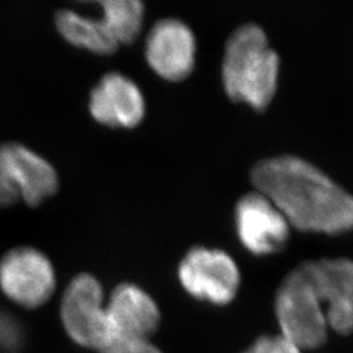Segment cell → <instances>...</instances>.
<instances>
[{
	"label": "cell",
	"instance_id": "e0dca14e",
	"mask_svg": "<svg viewBox=\"0 0 353 353\" xmlns=\"http://www.w3.org/2000/svg\"><path fill=\"white\" fill-rule=\"evenodd\" d=\"M101 353H163L150 341L115 343Z\"/></svg>",
	"mask_w": 353,
	"mask_h": 353
},
{
	"label": "cell",
	"instance_id": "7c38bea8",
	"mask_svg": "<svg viewBox=\"0 0 353 353\" xmlns=\"http://www.w3.org/2000/svg\"><path fill=\"white\" fill-rule=\"evenodd\" d=\"M55 26L61 36L79 49L99 55H110L119 48L100 17H88L63 10L57 13Z\"/></svg>",
	"mask_w": 353,
	"mask_h": 353
},
{
	"label": "cell",
	"instance_id": "5bb4252c",
	"mask_svg": "<svg viewBox=\"0 0 353 353\" xmlns=\"http://www.w3.org/2000/svg\"><path fill=\"white\" fill-rule=\"evenodd\" d=\"M26 339V330L19 318L0 309V348L13 351L21 347Z\"/></svg>",
	"mask_w": 353,
	"mask_h": 353
},
{
	"label": "cell",
	"instance_id": "3957f363",
	"mask_svg": "<svg viewBox=\"0 0 353 353\" xmlns=\"http://www.w3.org/2000/svg\"><path fill=\"white\" fill-rule=\"evenodd\" d=\"M279 55L254 23L239 26L228 38L223 83L228 96L262 110L274 99L279 81Z\"/></svg>",
	"mask_w": 353,
	"mask_h": 353
},
{
	"label": "cell",
	"instance_id": "8fae6325",
	"mask_svg": "<svg viewBox=\"0 0 353 353\" xmlns=\"http://www.w3.org/2000/svg\"><path fill=\"white\" fill-rule=\"evenodd\" d=\"M1 148L12 169L21 201L36 207L58 191V173L45 157L19 143H7Z\"/></svg>",
	"mask_w": 353,
	"mask_h": 353
},
{
	"label": "cell",
	"instance_id": "52a82bcc",
	"mask_svg": "<svg viewBox=\"0 0 353 353\" xmlns=\"http://www.w3.org/2000/svg\"><path fill=\"white\" fill-rule=\"evenodd\" d=\"M234 219L242 245L255 255L280 252L290 240L288 220L259 191L241 196L236 204Z\"/></svg>",
	"mask_w": 353,
	"mask_h": 353
},
{
	"label": "cell",
	"instance_id": "9c48e42d",
	"mask_svg": "<svg viewBox=\"0 0 353 353\" xmlns=\"http://www.w3.org/2000/svg\"><path fill=\"white\" fill-rule=\"evenodd\" d=\"M89 113L102 126L134 128L145 115L144 94L128 76L109 72L90 92Z\"/></svg>",
	"mask_w": 353,
	"mask_h": 353
},
{
	"label": "cell",
	"instance_id": "5b68a950",
	"mask_svg": "<svg viewBox=\"0 0 353 353\" xmlns=\"http://www.w3.org/2000/svg\"><path fill=\"white\" fill-rule=\"evenodd\" d=\"M178 278L194 299L228 305L240 288L241 275L234 259L224 250L195 246L183 256L178 267Z\"/></svg>",
	"mask_w": 353,
	"mask_h": 353
},
{
	"label": "cell",
	"instance_id": "8992f818",
	"mask_svg": "<svg viewBox=\"0 0 353 353\" xmlns=\"http://www.w3.org/2000/svg\"><path fill=\"white\" fill-rule=\"evenodd\" d=\"M54 265L43 252L19 246L0 259V290L13 303L36 309L48 303L55 292Z\"/></svg>",
	"mask_w": 353,
	"mask_h": 353
},
{
	"label": "cell",
	"instance_id": "2e32d148",
	"mask_svg": "<svg viewBox=\"0 0 353 353\" xmlns=\"http://www.w3.org/2000/svg\"><path fill=\"white\" fill-rule=\"evenodd\" d=\"M242 353H303L293 343L285 339L283 335H263L252 343V345Z\"/></svg>",
	"mask_w": 353,
	"mask_h": 353
},
{
	"label": "cell",
	"instance_id": "277c9868",
	"mask_svg": "<svg viewBox=\"0 0 353 353\" xmlns=\"http://www.w3.org/2000/svg\"><path fill=\"white\" fill-rule=\"evenodd\" d=\"M61 319L67 335L81 347L102 352L114 344L101 283L89 274L77 275L64 290Z\"/></svg>",
	"mask_w": 353,
	"mask_h": 353
},
{
	"label": "cell",
	"instance_id": "30bf717a",
	"mask_svg": "<svg viewBox=\"0 0 353 353\" xmlns=\"http://www.w3.org/2000/svg\"><path fill=\"white\" fill-rule=\"evenodd\" d=\"M106 314L114 344L150 341L161 321L157 303L145 290L131 283L119 284L113 290Z\"/></svg>",
	"mask_w": 353,
	"mask_h": 353
},
{
	"label": "cell",
	"instance_id": "6da1fadb",
	"mask_svg": "<svg viewBox=\"0 0 353 353\" xmlns=\"http://www.w3.org/2000/svg\"><path fill=\"white\" fill-rule=\"evenodd\" d=\"M280 335L301 351L325 345L330 331L353 334V261L303 262L281 281L275 299Z\"/></svg>",
	"mask_w": 353,
	"mask_h": 353
},
{
	"label": "cell",
	"instance_id": "ba28073f",
	"mask_svg": "<svg viewBox=\"0 0 353 353\" xmlns=\"http://www.w3.org/2000/svg\"><path fill=\"white\" fill-rule=\"evenodd\" d=\"M196 42L190 26L178 19H163L152 26L145 39V59L152 70L169 81L192 72Z\"/></svg>",
	"mask_w": 353,
	"mask_h": 353
},
{
	"label": "cell",
	"instance_id": "4fadbf2b",
	"mask_svg": "<svg viewBox=\"0 0 353 353\" xmlns=\"http://www.w3.org/2000/svg\"><path fill=\"white\" fill-rule=\"evenodd\" d=\"M100 17L118 45L132 43L140 34L144 20V6L139 0H105Z\"/></svg>",
	"mask_w": 353,
	"mask_h": 353
},
{
	"label": "cell",
	"instance_id": "7a4b0ae2",
	"mask_svg": "<svg viewBox=\"0 0 353 353\" xmlns=\"http://www.w3.org/2000/svg\"><path fill=\"white\" fill-rule=\"evenodd\" d=\"M252 182L303 232L339 234L353 229V195L316 165L297 156H276L252 166Z\"/></svg>",
	"mask_w": 353,
	"mask_h": 353
},
{
	"label": "cell",
	"instance_id": "9a60e30c",
	"mask_svg": "<svg viewBox=\"0 0 353 353\" xmlns=\"http://www.w3.org/2000/svg\"><path fill=\"white\" fill-rule=\"evenodd\" d=\"M20 201V192L13 178L12 169L0 145V207H8Z\"/></svg>",
	"mask_w": 353,
	"mask_h": 353
}]
</instances>
